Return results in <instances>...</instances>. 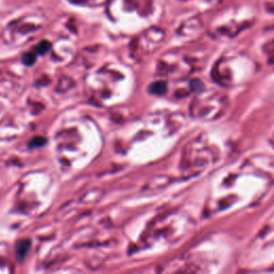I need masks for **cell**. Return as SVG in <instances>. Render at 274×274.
<instances>
[]
</instances>
